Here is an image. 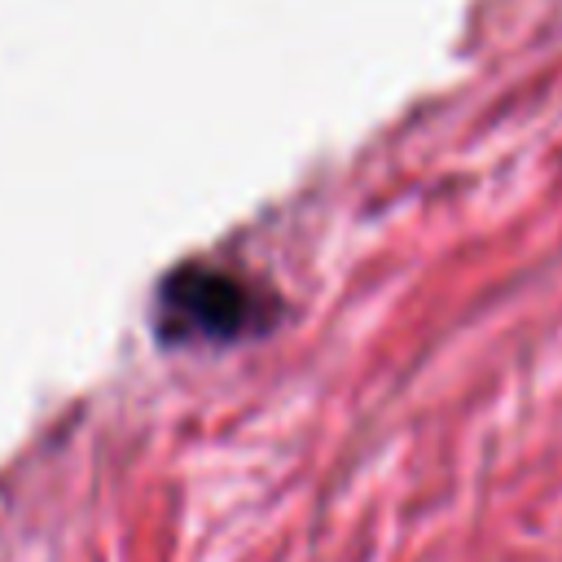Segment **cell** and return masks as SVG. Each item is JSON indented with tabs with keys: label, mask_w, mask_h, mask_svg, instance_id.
Returning a JSON list of instances; mask_svg holds the SVG:
<instances>
[{
	"label": "cell",
	"mask_w": 562,
	"mask_h": 562,
	"mask_svg": "<svg viewBox=\"0 0 562 562\" xmlns=\"http://www.w3.org/2000/svg\"><path fill=\"white\" fill-rule=\"evenodd\" d=\"M281 321L285 299L263 277L220 259H180L149 294V329L167 351H228L268 338Z\"/></svg>",
	"instance_id": "obj_1"
}]
</instances>
